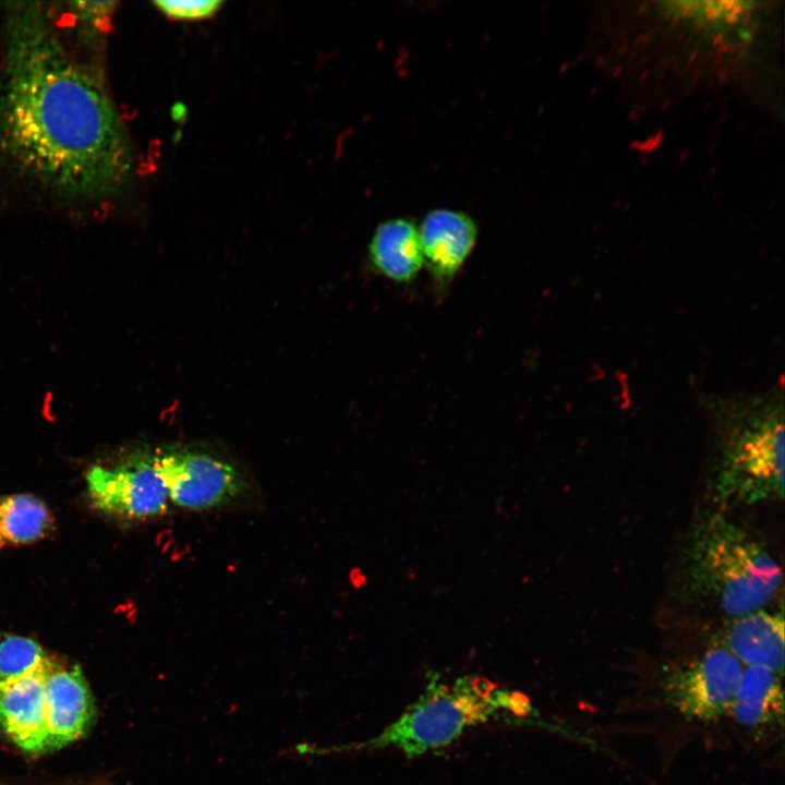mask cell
Returning a JSON list of instances; mask_svg holds the SVG:
<instances>
[{
    "mask_svg": "<svg viewBox=\"0 0 785 785\" xmlns=\"http://www.w3.org/2000/svg\"><path fill=\"white\" fill-rule=\"evenodd\" d=\"M86 483L93 506L119 519H149L168 507L155 454L138 452L112 466L95 464L87 472Z\"/></svg>",
    "mask_w": 785,
    "mask_h": 785,
    "instance_id": "obj_6",
    "label": "cell"
},
{
    "mask_svg": "<svg viewBox=\"0 0 785 785\" xmlns=\"http://www.w3.org/2000/svg\"><path fill=\"white\" fill-rule=\"evenodd\" d=\"M744 673L727 648L711 647L666 673L665 701L687 721L710 723L728 715Z\"/></svg>",
    "mask_w": 785,
    "mask_h": 785,
    "instance_id": "obj_5",
    "label": "cell"
},
{
    "mask_svg": "<svg viewBox=\"0 0 785 785\" xmlns=\"http://www.w3.org/2000/svg\"><path fill=\"white\" fill-rule=\"evenodd\" d=\"M529 700L478 675L434 684L396 721L357 748H392L408 757L448 746L466 730L491 720L524 716Z\"/></svg>",
    "mask_w": 785,
    "mask_h": 785,
    "instance_id": "obj_4",
    "label": "cell"
},
{
    "mask_svg": "<svg viewBox=\"0 0 785 785\" xmlns=\"http://www.w3.org/2000/svg\"><path fill=\"white\" fill-rule=\"evenodd\" d=\"M418 230L423 262L438 281L455 277L471 254L478 237L471 217L447 208L427 213Z\"/></svg>",
    "mask_w": 785,
    "mask_h": 785,
    "instance_id": "obj_10",
    "label": "cell"
},
{
    "mask_svg": "<svg viewBox=\"0 0 785 785\" xmlns=\"http://www.w3.org/2000/svg\"><path fill=\"white\" fill-rule=\"evenodd\" d=\"M50 660L39 669L0 689V728L22 750H50L46 720L45 684Z\"/></svg>",
    "mask_w": 785,
    "mask_h": 785,
    "instance_id": "obj_8",
    "label": "cell"
},
{
    "mask_svg": "<svg viewBox=\"0 0 785 785\" xmlns=\"http://www.w3.org/2000/svg\"><path fill=\"white\" fill-rule=\"evenodd\" d=\"M712 478L715 502L751 506L784 497L783 403L757 398L725 404Z\"/></svg>",
    "mask_w": 785,
    "mask_h": 785,
    "instance_id": "obj_3",
    "label": "cell"
},
{
    "mask_svg": "<svg viewBox=\"0 0 785 785\" xmlns=\"http://www.w3.org/2000/svg\"><path fill=\"white\" fill-rule=\"evenodd\" d=\"M369 257L387 279L400 283L414 279L424 264L418 227L406 218L383 221L370 241Z\"/></svg>",
    "mask_w": 785,
    "mask_h": 785,
    "instance_id": "obj_12",
    "label": "cell"
},
{
    "mask_svg": "<svg viewBox=\"0 0 785 785\" xmlns=\"http://www.w3.org/2000/svg\"><path fill=\"white\" fill-rule=\"evenodd\" d=\"M50 659L35 640L10 635L0 641V689L45 666Z\"/></svg>",
    "mask_w": 785,
    "mask_h": 785,
    "instance_id": "obj_15",
    "label": "cell"
},
{
    "mask_svg": "<svg viewBox=\"0 0 785 785\" xmlns=\"http://www.w3.org/2000/svg\"><path fill=\"white\" fill-rule=\"evenodd\" d=\"M155 461L169 502L183 508H215L233 500L245 487L232 464L209 454L168 449L155 452Z\"/></svg>",
    "mask_w": 785,
    "mask_h": 785,
    "instance_id": "obj_7",
    "label": "cell"
},
{
    "mask_svg": "<svg viewBox=\"0 0 785 785\" xmlns=\"http://www.w3.org/2000/svg\"><path fill=\"white\" fill-rule=\"evenodd\" d=\"M2 5L0 156L60 201L114 197L133 154L100 71L70 51L45 3Z\"/></svg>",
    "mask_w": 785,
    "mask_h": 785,
    "instance_id": "obj_1",
    "label": "cell"
},
{
    "mask_svg": "<svg viewBox=\"0 0 785 785\" xmlns=\"http://www.w3.org/2000/svg\"><path fill=\"white\" fill-rule=\"evenodd\" d=\"M685 573L695 595L733 619L763 608L782 582L780 566L759 539L715 510L693 524Z\"/></svg>",
    "mask_w": 785,
    "mask_h": 785,
    "instance_id": "obj_2",
    "label": "cell"
},
{
    "mask_svg": "<svg viewBox=\"0 0 785 785\" xmlns=\"http://www.w3.org/2000/svg\"><path fill=\"white\" fill-rule=\"evenodd\" d=\"M740 726L760 730L783 724L782 674L760 666H747L729 713Z\"/></svg>",
    "mask_w": 785,
    "mask_h": 785,
    "instance_id": "obj_13",
    "label": "cell"
},
{
    "mask_svg": "<svg viewBox=\"0 0 785 785\" xmlns=\"http://www.w3.org/2000/svg\"><path fill=\"white\" fill-rule=\"evenodd\" d=\"M784 616L763 608L734 618L726 631V645L741 663L783 675Z\"/></svg>",
    "mask_w": 785,
    "mask_h": 785,
    "instance_id": "obj_11",
    "label": "cell"
},
{
    "mask_svg": "<svg viewBox=\"0 0 785 785\" xmlns=\"http://www.w3.org/2000/svg\"><path fill=\"white\" fill-rule=\"evenodd\" d=\"M155 7L167 17L177 21H198L215 15L220 0H160Z\"/></svg>",
    "mask_w": 785,
    "mask_h": 785,
    "instance_id": "obj_16",
    "label": "cell"
},
{
    "mask_svg": "<svg viewBox=\"0 0 785 785\" xmlns=\"http://www.w3.org/2000/svg\"><path fill=\"white\" fill-rule=\"evenodd\" d=\"M46 720L51 749L81 738L90 726L95 704L88 684L77 665L52 663L45 684Z\"/></svg>",
    "mask_w": 785,
    "mask_h": 785,
    "instance_id": "obj_9",
    "label": "cell"
},
{
    "mask_svg": "<svg viewBox=\"0 0 785 785\" xmlns=\"http://www.w3.org/2000/svg\"><path fill=\"white\" fill-rule=\"evenodd\" d=\"M52 526V515L40 498L25 493L0 496V550L36 542Z\"/></svg>",
    "mask_w": 785,
    "mask_h": 785,
    "instance_id": "obj_14",
    "label": "cell"
}]
</instances>
